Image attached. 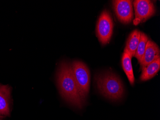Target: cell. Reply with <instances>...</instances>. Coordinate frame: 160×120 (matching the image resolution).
I'll return each mask as SVG.
<instances>
[{
	"mask_svg": "<svg viewBox=\"0 0 160 120\" xmlns=\"http://www.w3.org/2000/svg\"><path fill=\"white\" fill-rule=\"evenodd\" d=\"M160 49L157 44L149 39L146 44L144 54L140 63L141 69L144 68L147 65L153 62L155 59L160 56Z\"/></svg>",
	"mask_w": 160,
	"mask_h": 120,
	"instance_id": "8",
	"label": "cell"
},
{
	"mask_svg": "<svg viewBox=\"0 0 160 120\" xmlns=\"http://www.w3.org/2000/svg\"><path fill=\"white\" fill-rule=\"evenodd\" d=\"M160 69V56H159L142 69V73L140 76V80L145 81L152 79L157 75Z\"/></svg>",
	"mask_w": 160,
	"mask_h": 120,
	"instance_id": "9",
	"label": "cell"
},
{
	"mask_svg": "<svg viewBox=\"0 0 160 120\" xmlns=\"http://www.w3.org/2000/svg\"><path fill=\"white\" fill-rule=\"evenodd\" d=\"M132 58L126 50H124L122 57V66L125 73L130 84L133 86L135 83V77L132 66Z\"/></svg>",
	"mask_w": 160,
	"mask_h": 120,
	"instance_id": "10",
	"label": "cell"
},
{
	"mask_svg": "<svg viewBox=\"0 0 160 120\" xmlns=\"http://www.w3.org/2000/svg\"><path fill=\"white\" fill-rule=\"evenodd\" d=\"M5 117L4 116H2V115H0V120H4V118Z\"/></svg>",
	"mask_w": 160,
	"mask_h": 120,
	"instance_id": "13",
	"label": "cell"
},
{
	"mask_svg": "<svg viewBox=\"0 0 160 120\" xmlns=\"http://www.w3.org/2000/svg\"><path fill=\"white\" fill-rule=\"evenodd\" d=\"M113 8L118 20L128 24L133 18L132 1L129 0H116L113 1Z\"/></svg>",
	"mask_w": 160,
	"mask_h": 120,
	"instance_id": "6",
	"label": "cell"
},
{
	"mask_svg": "<svg viewBox=\"0 0 160 120\" xmlns=\"http://www.w3.org/2000/svg\"><path fill=\"white\" fill-rule=\"evenodd\" d=\"M57 80L62 97L72 105L81 109L85 102L80 95L71 64L66 61L60 63L57 73Z\"/></svg>",
	"mask_w": 160,
	"mask_h": 120,
	"instance_id": "1",
	"label": "cell"
},
{
	"mask_svg": "<svg viewBox=\"0 0 160 120\" xmlns=\"http://www.w3.org/2000/svg\"><path fill=\"white\" fill-rule=\"evenodd\" d=\"M141 31L135 29L129 35L127 41L126 45L124 50H126L131 56L134 57L135 54L140 42Z\"/></svg>",
	"mask_w": 160,
	"mask_h": 120,
	"instance_id": "11",
	"label": "cell"
},
{
	"mask_svg": "<svg viewBox=\"0 0 160 120\" xmlns=\"http://www.w3.org/2000/svg\"><path fill=\"white\" fill-rule=\"evenodd\" d=\"M148 40H149V38H148V36L145 33L141 32L140 42H139V45L138 46L137 49L134 55L135 57L136 58L139 64L141 62L144 54L145 50L146 49V44H147Z\"/></svg>",
	"mask_w": 160,
	"mask_h": 120,
	"instance_id": "12",
	"label": "cell"
},
{
	"mask_svg": "<svg viewBox=\"0 0 160 120\" xmlns=\"http://www.w3.org/2000/svg\"><path fill=\"white\" fill-rule=\"evenodd\" d=\"M12 87L0 84V115L10 117L12 107Z\"/></svg>",
	"mask_w": 160,
	"mask_h": 120,
	"instance_id": "7",
	"label": "cell"
},
{
	"mask_svg": "<svg viewBox=\"0 0 160 120\" xmlns=\"http://www.w3.org/2000/svg\"><path fill=\"white\" fill-rule=\"evenodd\" d=\"M74 75L82 100L85 99L89 92L90 74L88 67L84 63L79 61H73L71 64Z\"/></svg>",
	"mask_w": 160,
	"mask_h": 120,
	"instance_id": "3",
	"label": "cell"
},
{
	"mask_svg": "<svg viewBox=\"0 0 160 120\" xmlns=\"http://www.w3.org/2000/svg\"><path fill=\"white\" fill-rule=\"evenodd\" d=\"M136 24L146 21L155 13L153 2L149 0H136L133 2Z\"/></svg>",
	"mask_w": 160,
	"mask_h": 120,
	"instance_id": "5",
	"label": "cell"
},
{
	"mask_svg": "<svg viewBox=\"0 0 160 120\" xmlns=\"http://www.w3.org/2000/svg\"><path fill=\"white\" fill-rule=\"evenodd\" d=\"M97 86L104 96L113 100H118L124 94V86L120 78L115 74L107 72L96 77Z\"/></svg>",
	"mask_w": 160,
	"mask_h": 120,
	"instance_id": "2",
	"label": "cell"
},
{
	"mask_svg": "<svg viewBox=\"0 0 160 120\" xmlns=\"http://www.w3.org/2000/svg\"><path fill=\"white\" fill-rule=\"evenodd\" d=\"M113 22L110 13L103 11L101 14L96 27V34L99 41L102 45H106L110 41L113 30Z\"/></svg>",
	"mask_w": 160,
	"mask_h": 120,
	"instance_id": "4",
	"label": "cell"
}]
</instances>
